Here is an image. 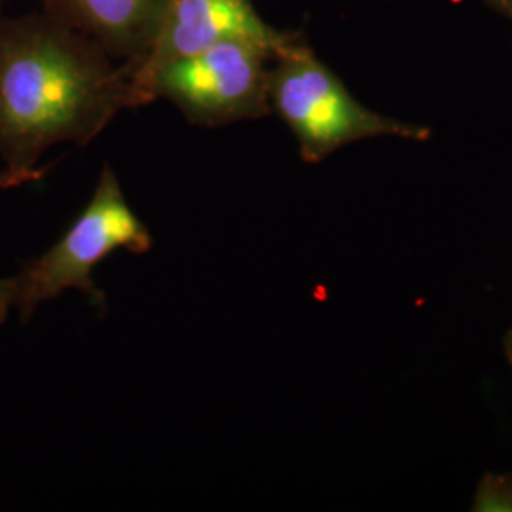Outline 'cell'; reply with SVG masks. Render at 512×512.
Here are the masks:
<instances>
[{
	"instance_id": "obj_7",
	"label": "cell",
	"mask_w": 512,
	"mask_h": 512,
	"mask_svg": "<svg viewBox=\"0 0 512 512\" xmlns=\"http://www.w3.org/2000/svg\"><path fill=\"white\" fill-rule=\"evenodd\" d=\"M10 308H16V279H0V323Z\"/></svg>"
},
{
	"instance_id": "obj_1",
	"label": "cell",
	"mask_w": 512,
	"mask_h": 512,
	"mask_svg": "<svg viewBox=\"0 0 512 512\" xmlns=\"http://www.w3.org/2000/svg\"><path fill=\"white\" fill-rule=\"evenodd\" d=\"M114 61L55 18L0 37V150L12 171H31L57 143L88 145L133 109L128 71Z\"/></svg>"
},
{
	"instance_id": "obj_4",
	"label": "cell",
	"mask_w": 512,
	"mask_h": 512,
	"mask_svg": "<svg viewBox=\"0 0 512 512\" xmlns=\"http://www.w3.org/2000/svg\"><path fill=\"white\" fill-rule=\"evenodd\" d=\"M274 57L251 40H224L156 69L141 88V107L162 97L190 124L205 128L264 118L272 112L268 80Z\"/></svg>"
},
{
	"instance_id": "obj_6",
	"label": "cell",
	"mask_w": 512,
	"mask_h": 512,
	"mask_svg": "<svg viewBox=\"0 0 512 512\" xmlns=\"http://www.w3.org/2000/svg\"><path fill=\"white\" fill-rule=\"evenodd\" d=\"M167 0H52L55 19L110 57L135 61L154 37Z\"/></svg>"
},
{
	"instance_id": "obj_8",
	"label": "cell",
	"mask_w": 512,
	"mask_h": 512,
	"mask_svg": "<svg viewBox=\"0 0 512 512\" xmlns=\"http://www.w3.org/2000/svg\"><path fill=\"white\" fill-rule=\"evenodd\" d=\"M484 4L495 14L512 19V0H484Z\"/></svg>"
},
{
	"instance_id": "obj_2",
	"label": "cell",
	"mask_w": 512,
	"mask_h": 512,
	"mask_svg": "<svg viewBox=\"0 0 512 512\" xmlns=\"http://www.w3.org/2000/svg\"><path fill=\"white\" fill-rule=\"evenodd\" d=\"M270 105L291 128L308 164L329 158L338 148L372 137L427 141L431 131L401 122L359 103L302 38L270 65Z\"/></svg>"
},
{
	"instance_id": "obj_5",
	"label": "cell",
	"mask_w": 512,
	"mask_h": 512,
	"mask_svg": "<svg viewBox=\"0 0 512 512\" xmlns=\"http://www.w3.org/2000/svg\"><path fill=\"white\" fill-rule=\"evenodd\" d=\"M302 33L279 31L258 16L251 0H167L147 50L126 61L133 109L141 107V88L165 63L198 54L224 40H251L275 55L302 40Z\"/></svg>"
},
{
	"instance_id": "obj_3",
	"label": "cell",
	"mask_w": 512,
	"mask_h": 512,
	"mask_svg": "<svg viewBox=\"0 0 512 512\" xmlns=\"http://www.w3.org/2000/svg\"><path fill=\"white\" fill-rule=\"evenodd\" d=\"M154 245L147 224L131 209L116 173L103 167L88 205L54 245L16 275V308L27 321L40 304L67 291L90 298L105 310V293L95 285L93 270L112 253L145 255Z\"/></svg>"
}]
</instances>
